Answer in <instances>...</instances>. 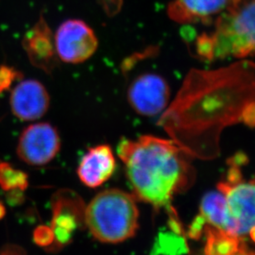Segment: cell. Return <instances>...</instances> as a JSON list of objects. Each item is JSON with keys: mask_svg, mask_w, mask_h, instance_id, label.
I'll list each match as a JSON object with an SVG mask.
<instances>
[{"mask_svg": "<svg viewBox=\"0 0 255 255\" xmlns=\"http://www.w3.org/2000/svg\"><path fill=\"white\" fill-rule=\"evenodd\" d=\"M237 124L255 127V62L248 60L191 70L158 121L176 144L201 159L217 157L223 130Z\"/></svg>", "mask_w": 255, "mask_h": 255, "instance_id": "6da1fadb", "label": "cell"}, {"mask_svg": "<svg viewBox=\"0 0 255 255\" xmlns=\"http://www.w3.org/2000/svg\"><path fill=\"white\" fill-rule=\"evenodd\" d=\"M117 153L125 165L132 195L155 210L172 208L173 197L187 191L195 181L192 157L172 139L152 135L124 138Z\"/></svg>", "mask_w": 255, "mask_h": 255, "instance_id": "7a4b0ae2", "label": "cell"}, {"mask_svg": "<svg viewBox=\"0 0 255 255\" xmlns=\"http://www.w3.org/2000/svg\"><path fill=\"white\" fill-rule=\"evenodd\" d=\"M214 24L213 32L196 39V54L201 59L255 57V0H241L220 15Z\"/></svg>", "mask_w": 255, "mask_h": 255, "instance_id": "3957f363", "label": "cell"}, {"mask_svg": "<svg viewBox=\"0 0 255 255\" xmlns=\"http://www.w3.org/2000/svg\"><path fill=\"white\" fill-rule=\"evenodd\" d=\"M138 216L133 195L120 189L105 190L86 206V225L102 243H121L136 235Z\"/></svg>", "mask_w": 255, "mask_h": 255, "instance_id": "277c9868", "label": "cell"}, {"mask_svg": "<svg viewBox=\"0 0 255 255\" xmlns=\"http://www.w3.org/2000/svg\"><path fill=\"white\" fill-rule=\"evenodd\" d=\"M243 154L229 161L226 179L218 185L226 199L227 234L237 241L250 237L255 242V176L245 179L241 171Z\"/></svg>", "mask_w": 255, "mask_h": 255, "instance_id": "5b68a950", "label": "cell"}, {"mask_svg": "<svg viewBox=\"0 0 255 255\" xmlns=\"http://www.w3.org/2000/svg\"><path fill=\"white\" fill-rule=\"evenodd\" d=\"M86 208L78 194L69 189H62L52 196V219L51 227L54 233V242L48 247L50 251H60L74 240L77 231L86 225Z\"/></svg>", "mask_w": 255, "mask_h": 255, "instance_id": "8992f818", "label": "cell"}, {"mask_svg": "<svg viewBox=\"0 0 255 255\" xmlns=\"http://www.w3.org/2000/svg\"><path fill=\"white\" fill-rule=\"evenodd\" d=\"M55 46L60 61L80 64L90 59L98 48L94 30L80 19L62 22L54 35Z\"/></svg>", "mask_w": 255, "mask_h": 255, "instance_id": "52a82bcc", "label": "cell"}, {"mask_svg": "<svg viewBox=\"0 0 255 255\" xmlns=\"http://www.w3.org/2000/svg\"><path fill=\"white\" fill-rule=\"evenodd\" d=\"M62 146L59 132L49 123H37L25 128L20 135L17 154L22 162L35 167L52 162Z\"/></svg>", "mask_w": 255, "mask_h": 255, "instance_id": "ba28073f", "label": "cell"}, {"mask_svg": "<svg viewBox=\"0 0 255 255\" xmlns=\"http://www.w3.org/2000/svg\"><path fill=\"white\" fill-rule=\"evenodd\" d=\"M127 100L132 110L140 116H157L168 106L169 86L158 74L143 73L129 84Z\"/></svg>", "mask_w": 255, "mask_h": 255, "instance_id": "9c48e42d", "label": "cell"}, {"mask_svg": "<svg viewBox=\"0 0 255 255\" xmlns=\"http://www.w3.org/2000/svg\"><path fill=\"white\" fill-rule=\"evenodd\" d=\"M22 45L32 66L45 73L52 74L59 65L54 34L42 15L25 33Z\"/></svg>", "mask_w": 255, "mask_h": 255, "instance_id": "30bf717a", "label": "cell"}, {"mask_svg": "<svg viewBox=\"0 0 255 255\" xmlns=\"http://www.w3.org/2000/svg\"><path fill=\"white\" fill-rule=\"evenodd\" d=\"M49 93L37 80H26L12 89L10 106L13 115L23 121H37L46 115L50 107Z\"/></svg>", "mask_w": 255, "mask_h": 255, "instance_id": "8fae6325", "label": "cell"}, {"mask_svg": "<svg viewBox=\"0 0 255 255\" xmlns=\"http://www.w3.org/2000/svg\"><path fill=\"white\" fill-rule=\"evenodd\" d=\"M231 7L230 0H174L168 5L167 14L182 24H211Z\"/></svg>", "mask_w": 255, "mask_h": 255, "instance_id": "7c38bea8", "label": "cell"}, {"mask_svg": "<svg viewBox=\"0 0 255 255\" xmlns=\"http://www.w3.org/2000/svg\"><path fill=\"white\" fill-rule=\"evenodd\" d=\"M116 160L108 144H100L89 148L81 158L77 175L86 187L96 188L107 182L114 174Z\"/></svg>", "mask_w": 255, "mask_h": 255, "instance_id": "4fadbf2b", "label": "cell"}, {"mask_svg": "<svg viewBox=\"0 0 255 255\" xmlns=\"http://www.w3.org/2000/svg\"><path fill=\"white\" fill-rule=\"evenodd\" d=\"M181 235L173 231L160 232L152 246L151 255H181L185 251L184 241Z\"/></svg>", "mask_w": 255, "mask_h": 255, "instance_id": "5bb4252c", "label": "cell"}, {"mask_svg": "<svg viewBox=\"0 0 255 255\" xmlns=\"http://www.w3.org/2000/svg\"><path fill=\"white\" fill-rule=\"evenodd\" d=\"M0 187L6 191L12 189L25 191L28 187V176L8 162H0Z\"/></svg>", "mask_w": 255, "mask_h": 255, "instance_id": "9a60e30c", "label": "cell"}, {"mask_svg": "<svg viewBox=\"0 0 255 255\" xmlns=\"http://www.w3.org/2000/svg\"><path fill=\"white\" fill-rule=\"evenodd\" d=\"M22 75L12 66H0V94L9 90L15 81H20Z\"/></svg>", "mask_w": 255, "mask_h": 255, "instance_id": "2e32d148", "label": "cell"}, {"mask_svg": "<svg viewBox=\"0 0 255 255\" xmlns=\"http://www.w3.org/2000/svg\"><path fill=\"white\" fill-rule=\"evenodd\" d=\"M33 242L43 248H48L54 242V233L51 226H39L33 231Z\"/></svg>", "mask_w": 255, "mask_h": 255, "instance_id": "e0dca14e", "label": "cell"}, {"mask_svg": "<svg viewBox=\"0 0 255 255\" xmlns=\"http://www.w3.org/2000/svg\"><path fill=\"white\" fill-rule=\"evenodd\" d=\"M101 7L109 16H115L121 11L123 0H98Z\"/></svg>", "mask_w": 255, "mask_h": 255, "instance_id": "ac0fdd59", "label": "cell"}, {"mask_svg": "<svg viewBox=\"0 0 255 255\" xmlns=\"http://www.w3.org/2000/svg\"><path fill=\"white\" fill-rule=\"evenodd\" d=\"M22 190L12 189L7 191L6 200L8 205L11 206H17L24 201V195Z\"/></svg>", "mask_w": 255, "mask_h": 255, "instance_id": "d6986e66", "label": "cell"}, {"mask_svg": "<svg viewBox=\"0 0 255 255\" xmlns=\"http://www.w3.org/2000/svg\"><path fill=\"white\" fill-rule=\"evenodd\" d=\"M0 255H27V253L21 246L8 244L2 247Z\"/></svg>", "mask_w": 255, "mask_h": 255, "instance_id": "ffe728a7", "label": "cell"}, {"mask_svg": "<svg viewBox=\"0 0 255 255\" xmlns=\"http://www.w3.org/2000/svg\"><path fill=\"white\" fill-rule=\"evenodd\" d=\"M5 215H6V209H5L4 205L0 201V221L3 219Z\"/></svg>", "mask_w": 255, "mask_h": 255, "instance_id": "44dd1931", "label": "cell"}, {"mask_svg": "<svg viewBox=\"0 0 255 255\" xmlns=\"http://www.w3.org/2000/svg\"><path fill=\"white\" fill-rule=\"evenodd\" d=\"M230 1H231V4H232V7H233V6H235V5L237 4V3H238V2L241 1V0H230Z\"/></svg>", "mask_w": 255, "mask_h": 255, "instance_id": "7402d4cb", "label": "cell"}]
</instances>
